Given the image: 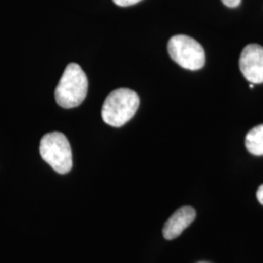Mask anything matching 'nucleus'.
Wrapping results in <instances>:
<instances>
[{
    "label": "nucleus",
    "mask_w": 263,
    "mask_h": 263,
    "mask_svg": "<svg viewBox=\"0 0 263 263\" xmlns=\"http://www.w3.org/2000/svg\"><path fill=\"white\" fill-rule=\"evenodd\" d=\"M88 86V78L83 69L77 64H69L55 90L57 104L66 109L77 107L83 103Z\"/></svg>",
    "instance_id": "f257e3e1"
},
{
    "label": "nucleus",
    "mask_w": 263,
    "mask_h": 263,
    "mask_svg": "<svg viewBox=\"0 0 263 263\" xmlns=\"http://www.w3.org/2000/svg\"><path fill=\"white\" fill-rule=\"evenodd\" d=\"M140 105V98L128 88L112 91L104 101L102 117L104 122L112 127H121L130 121Z\"/></svg>",
    "instance_id": "f03ea898"
},
{
    "label": "nucleus",
    "mask_w": 263,
    "mask_h": 263,
    "mask_svg": "<svg viewBox=\"0 0 263 263\" xmlns=\"http://www.w3.org/2000/svg\"><path fill=\"white\" fill-rule=\"evenodd\" d=\"M240 70L253 84L263 83V47L249 44L244 48L239 60Z\"/></svg>",
    "instance_id": "39448f33"
},
{
    "label": "nucleus",
    "mask_w": 263,
    "mask_h": 263,
    "mask_svg": "<svg viewBox=\"0 0 263 263\" xmlns=\"http://www.w3.org/2000/svg\"><path fill=\"white\" fill-rule=\"evenodd\" d=\"M39 152L41 158L57 173L66 175L72 169L71 146L63 133L52 132L44 135L40 141Z\"/></svg>",
    "instance_id": "7ed1b4c3"
},
{
    "label": "nucleus",
    "mask_w": 263,
    "mask_h": 263,
    "mask_svg": "<svg viewBox=\"0 0 263 263\" xmlns=\"http://www.w3.org/2000/svg\"><path fill=\"white\" fill-rule=\"evenodd\" d=\"M256 197H257V200H258V202L263 205V184L262 185H260L259 188L257 189V192H256Z\"/></svg>",
    "instance_id": "9d476101"
},
{
    "label": "nucleus",
    "mask_w": 263,
    "mask_h": 263,
    "mask_svg": "<svg viewBox=\"0 0 263 263\" xmlns=\"http://www.w3.org/2000/svg\"><path fill=\"white\" fill-rule=\"evenodd\" d=\"M246 147L254 155H263V124L254 127L247 134Z\"/></svg>",
    "instance_id": "0eeeda50"
},
{
    "label": "nucleus",
    "mask_w": 263,
    "mask_h": 263,
    "mask_svg": "<svg viewBox=\"0 0 263 263\" xmlns=\"http://www.w3.org/2000/svg\"><path fill=\"white\" fill-rule=\"evenodd\" d=\"M196 217V212L193 208L182 207L176 211L163 228V236L166 240L178 238Z\"/></svg>",
    "instance_id": "423d86ee"
},
{
    "label": "nucleus",
    "mask_w": 263,
    "mask_h": 263,
    "mask_svg": "<svg viewBox=\"0 0 263 263\" xmlns=\"http://www.w3.org/2000/svg\"><path fill=\"white\" fill-rule=\"evenodd\" d=\"M221 1H222V3L226 6L229 7V8L238 7L240 5V3H241V0H221Z\"/></svg>",
    "instance_id": "1a4fd4ad"
},
{
    "label": "nucleus",
    "mask_w": 263,
    "mask_h": 263,
    "mask_svg": "<svg viewBox=\"0 0 263 263\" xmlns=\"http://www.w3.org/2000/svg\"><path fill=\"white\" fill-rule=\"evenodd\" d=\"M141 0H113V2L120 7H128V6H132L135 5L139 2H141Z\"/></svg>",
    "instance_id": "6e6552de"
},
{
    "label": "nucleus",
    "mask_w": 263,
    "mask_h": 263,
    "mask_svg": "<svg viewBox=\"0 0 263 263\" xmlns=\"http://www.w3.org/2000/svg\"><path fill=\"white\" fill-rule=\"evenodd\" d=\"M168 52L173 61L188 70L201 69L206 63L204 48L195 39L184 34H178L170 39Z\"/></svg>",
    "instance_id": "20e7f679"
},
{
    "label": "nucleus",
    "mask_w": 263,
    "mask_h": 263,
    "mask_svg": "<svg viewBox=\"0 0 263 263\" xmlns=\"http://www.w3.org/2000/svg\"><path fill=\"white\" fill-rule=\"evenodd\" d=\"M254 84H253V83H251L250 84V88H254Z\"/></svg>",
    "instance_id": "9b49d317"
}]
</instances>
